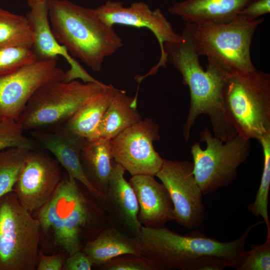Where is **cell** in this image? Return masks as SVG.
I'll use <instances>...</instances> for the list:
<instances>
[{"label":"cell","mask_w":270,"mask_h":270,"mask_svg":"<svg viewBox=\"0 0 270 270\" xmlns=\"http://www.w3.org/2000/svg\"><path fill=\"white\" fill-rule=\"evenodd\" d=\"M258 221L238 238L222 242L196 230L182 235L164 226H142L138 238L142 255L156 270H222L238 266L246 250L250 232L264 224Z\"/></svg>","instance_id":"cell-1"},{"label":"cell","mask_w":270,"mask_h":270,"mask_svg":"<svg viewBox=\"0 0 270 270\" xmlns=\"http://www.w3.org/2000/svg\"><path fill=\"white\" fill-rule=\"evenodd\" d=\"M181 35L180 41L165 43L164 50L168 62L180 72L182 83L190 90V107L182 127L184 138L188 140L196 118L204 114L209 116L214 136L226 142L237 134L226 117L224 104V88L228 72L210 58H208L204 70L186 26Z\"/></svg>","instance_id":"cell-2"},{"label":"cell","mask_w":270,"mask_h":270,"mask_svg":"<svg viewBox=\"0 0 270 270\" xmlns=\"http://www.w3.org/2000/svg\"><path fill=\"white\" fill-rule=\"evenodd\" d=\"M76 181L69 176L62 178L48 200L38 210L36 218L41 230H52L55 244L68 256L82 250L85 234L98 235L112 226L96 200L82 191Z\"/></svg>","instance_id":"cell-3"},{"label":"cell","mask_w":270,"mask_h":270,"mask_svg":"<svg viewBox=\"0 0 270 270\" xmlns=\"http://www.w3.org/2000/svg\"><path fill=\"white\" fill-rule=\"evenodd\" d=\"M51 30L72 56L94 72H100L106 58L124 46L113 26L104 23L94 9L68 0H48Z\"/></svg>","instance_id":"cell-4"},{"label":"cell","mask_w":270,"mask_h":270,"mask_svg":"<svg viewBox=\"0 0 270 270\" xmlns=\"http://www.w3.org/2000/svg\"><path fill=\"white\" fill-rule=\"evenodd\" d=\"M262 18L238 14L224 23L196 25L186 22L194 50L213 59L228 73L248 74L256 70L250 54L254 32Z\"/></svg>","instance_id":"cell-5"},{"label":"cell","mask_w":270,"mask_h":270,"mask_svg":"<svg viewBox=\"0 0 270 270\" xmlns=\"http://www.w3.org/2000/svg\"><path fill=\"white\" fill-rule=\"evenodd\" d=\"M223 98L226 117L238 134L258 140L270 133L269 73H228Z\"/></svg>","instance_id":"cell-6"},{"label":"cell","mask_w":270,"mask_h":270,"mask_svg":"<svg viewBox=\"0 0 270 270\" xmlns=\"http://www.w3.org/2000/svg\"><path fill=\"white\" fill-rule=\"evenodd\" d=\"M105 86L76 80L46 83L30 97L16 121L24 131L60 127Z\"/></svg>","instance_id":"cell-7"},{"label":"cell","mask_w":270,"mask_h":270,"mask_svg":"<svg viewBox=\"0 0 270 270\" xmlns=\"http://www.w3.org/2000/svg\"><path fill=\"white\" fill-rule=\"evenodd\" d=\"M41 227L15 192L0 198V270H35Z\"/></svg>","instance_id":"cell-8"},{"label":"cell","mask_w":270,"mask_h":270,"mask_svg":"<svg viewBox=\"0 0 270 270\" xmlns=\"http://www.w3.org/2000/svg\"><path fill=\"white\" fill-rule=\"evenodd\" d=\"M200 140L206 146L203 150L198 142L191 146L193 174L203 195H206L236 180L238 168L250 156V141L237 134L224 142L207 127L200 132Z\"/></svg>","instance_id":"cell-9"},{"label":"cell","mask_w":270,"mask_h":270,"mask_svg":"<svg viewBox=\"0 0 270 270\" xmlns=\"http://www.w3.org/2000/svg\"><path fill=\"white\" fill-rule=\"evenodd\" d=\"M168 190L174 206V221L189 230L199 228L205 217L202 192L188 160L164 159L155 176Z\"/></svg>","instance_id":"cell-10"},{"label":"cell","mask_w":270,"mask_h":270,"mask_svg":"<svg viewBox=\"0 0 270 270\" xmlns=\"http://www.w3.org/2000/svg\"><path fill=\"white\" fill-rule=\"evenodd\" d=\"M160 126L146 118L124 130L110 140L114 161L132 176H155L164 158L156 151L153 142L160 138Z\"/></svg>","instance_id":"cell-11"},{"label":"cell","mask_w":270,"mask_h":270,"mask_svg":"<svg viewBox=\"0 0 270 270\" xmlns=\"http://www.w3.org/2000/svg\"><path fill=\"white\" fill-rule=\"evenodd\" d=\"M58 58L37 60L0 76V118L16 120L29 99L42 85L64 81Z\"/></svg>","instance_id":"cell-12"},{"label":"cell","mask_w":270,"mask_h":270,"mask_svg":"<svg viewBox=\"0 0 270 270\" xmlns=\"http://www.w3.org/2000/svg\"><path fill=\"white\" fill-rule=\"evenodd\" d=\"M94 10L100 18L110 26L118 24L138 28H146L156 37L160 49V60L146 74L138 76L139 82L155 74L160 67L166 68L168 60L164 44L166 42L180 41L182 35L175 32L160 8L152 10L142 2H134L129 7H124L120 2L108 0Z\"/></svg>","instance_id":"cell-13"},{"label":"cell","mask_w":270,"mask_h":270,"mask_svg":"<svg viewBox=\"0 0 270 270\" xmlns=\"http://www.w3.org/2000/svg\"><path fill=\"white\" fill-rule=\"evenodd\" d=\"M60 164L38 148L29 150L14 187L18 200L32 212L50 198L62 180Z\"/></svg>","instance_id":"cell-14"},{"label":"cell","mask_w":270,"mask_h":270,"mask_svg":"<svg viewBox=\"0 0 270 270\" xmlns=\"http://www.w3.org/2000/svg\"><path fill=\"white\" fill-rule=\"evenodd\" d=\"M125 171L114 162L108 190L96 201L107 214L112 226L138 238L142 226L138 220L139 206L132 186L124 177Z\"/></svg>","instance_id":"cell-15"},{"label":"cell","mask_w":270,"mask_h":270,"mask_svg":"<svg viewBox=\"0 0 270 270\" xmlns=\"http://www.w3.org/2000/svg\"><path fill=\"white\" fill-rule=\"evenodd\" d=\"M26 17L33 34L32 49L37 60L52 58L59 56L64 57L70 66V68L64 73V82L80 78L85 83L100 82L91 76L55 38L50 24L48 0L30 7Z\"/></svg>","instance_id":"cell-16"},{"label":"cell","mask_w":270,"mask_h":270,"mask_svg":"<svg viewBox=\"0 0 270 270\" xmlns=\"http://www.w3.org/2000/svg\"><path fill=\"white\" fill-rule=\"evenodd\" d=\"M32 138L42 149L50 152L67 171L80 182L96 200L102 195L90 184L82 169L80 152L85 139L60 128L53 132L31 130Z\"/></svg>","instance_id":"cell-17"},{"label":"cell","mask_w":270,"mask_h":270,"mask_svg":"<svg viewBox=\"0 0 270 270\" xmlns=\"http://www.w3.org/2000/svg\"><path fill=\"white\" fill-rule=\"evenodd\" d=\"M154 176L134 175L128 182L138 202V220L146 227H162L166 222L174 220V206L169 193Z\"/></svg>","instance_id":"cell-18"},{"label":"cell","mask_w":270,"mask_h":270,"mask_svg":"<svg viewBox=\"0 0 270 270\" xmlns=\"http://www.w3.org/2000/svg\"><path fill=\"white\" fill-rule=\"evenodd\" d=\"M254 0H185L168 9L172 14L196 25L230 22Z\"/></svg>","instance_id":"cell-19"},{"label":"cell","mask_w":270,"mask_h":270,"mask_svg":"<svg viewBox=\"0 0 270 270\" xmlns=\"http://www.w3.org/2000/svg\"><path fill=\"white\" fill-rule=\"evenodd\" d=\"M82 250L93 264L98 266L122 254L142 255L138 238L129 236L112 226L104 228Z\"/></svg>","instance_id":"cell-20"},{"label":"cell","mask_w":270,"mask_h":270,"mask_svg":"<svg viewBox=\"0 0 270 270\" xmlns=\"http://www.w3.org/2000/svg\"><path fill=\"white\" fill-rule=\"evenodd\" d=\"M110 140L102 138L85 140L80 152V160L86 178L102 196L108 190L114 162Z\"/></svg>","instance_id":"cell-21"},{"label":"cell","mask_w":270,"mask_h":270,"mask_svg":"<svg viewBox=\"0 0 270 270\" xmlns=\"http://www.w3.org/2000/svg\"><path fill=\"white\" fill-rule=\"evenodd\" d=\"M115 89L112 84H106L60 128L85 140L98 138L100 124Z\"/></svg>","instance_id":"cell-22"},{"label":"cell","mask_w":270,"mask_h":270,"mask_svg":"<svg viewBox=\"0 0 270 270\" xmlns=\"http://www.w3.org/2000/svg\"><path fill=\"white\" fill-rule=\"evenodd\" d=\"M136 96L116 88L98 128V138L111 140L142 120L137 110Z\"/></svg>","instance_id":"cell-23"},{"label":"cell","mask_w":270,"mask_h":270,"mask_svg":"<svg viewBox=\"0 0 270 270\" xmlns=\"http://www.w3.org/2000/svg\"><path fill=\"white\" fill-rule=\"evenodd\" d=\"M32 42L33 34L26 16L0 8V48H32Z\"/></svg>","instance_id":"cell-24"},{"label":"cell","mask_w":270,"mask_h":270,"mask_svg":"<svg viewBox=\"0 0 270 270\" xmlns=\"http://www.w3.org/2000/svg\"><path fill=\"white\" fill-rule=\"evenodd\" d=\"M258 140L263 150V170L254 200L248 206V210L256 217L260 216L262 218L267 228L266 238H270V222L268 214L270 188V133L263 135Z\"/></svg>","instance_id":"cell-25"},{"label":"cell","mask_w":270,"mask_h":270,"mask_svg":"<svg viewBox=\"0 0 270 270\" xmlns=\"http://www.w3.org/2000/svg\"><path fill=\"white\" fill-rule=\"evenodd\" d=\"M28 150L10 148L0 151V198L14 191Z\"/></svg>","instance_id":"cell-26"},{"label":"cell","mask_w":270,"mask_h":270,"mask_svg":"<svg viewBox=\"0 0 270 270\" xmlns=\"http://www.w3.org/2000/svg\"><path fill=\"white\" fill-rule=\"evenodd\" d=\"M24 130L16 120L2 118L0 120V151L10 148H18L28 150L38 148L36 142L26 136Z\"/></svg>","instance_id":"cell-27"},{"label":"cell","mask_w":270,"mask_h":270,"mask_svg":"<svg viewBox=\"0 0 270 270\" xmlns=\"http://www.w3.org/2000/svg\"><path fill=\"white\" fill-rule=\"evenodd\" d=\"M36 60L31 48L22 46L0 48V76Z\"/></svg>","instance_id":"cell-28"},{"label":"cell","mask_w":270,"mask_h":270,"mask_svg":"<svg viewBox=\"0 0 270 270\" xmlns=\"http://www.w3.org/2000/svg\"><path fill=\"white\" fill-rule=\"evenodd\" d=\"M236 270H270V238L260 244H252L246 252Z\"/></svg>","instance_id":"cell-29"},{"label":"cell","mask_w":270,"mask_h":270,"mask_svg":"<svg viewBox=\"0 0 270 270\" xmlns=\"http://www.w3.org/2000/svg\"><path fill=\"white\" fill-rule=\"evenodd\" d=\"M99 266L103 270H156L148 258L134 254L116 256Z\"/></svg>","instance_id":"cell-30"},{"label":"cell","mask_w":270,"mask_h":270,"mask_svg":"<svg viewBox=\"0 0 270 270\" xmlns=\"http://www.w3.org/2000/svg\"><path fill=\"white\" fill-rule=\"evenodd\" d=\"M93 264L82 250H78L66 258L63 270H90Z\"/></svg>","instance_id":"cell-31"},{"label":"cell","mask_w":270,"mask_h":270,"mask_svg":"<svg viewBox=\"0 0 270 270\" xmlns=\"http://www.w3.org/2000/svg\"><path fill=\"white\" fill-rule=\"evenodd\" d=\"M66 260L64 254L47 256L39 251L38 260L36 270H61Z\"/></svg>","instance_id":"cell-32"},{"label":"cell","mask_w":270,"mask_h":270,"mask_svg":"<svg viewBox=\"0 0 270 270\" xmlns=\"http://www.w3.org/2000/svg\"><path fill=\"white\" fill-rule=\"evenodd\" d=\"M270 12V0H254L244 8L239 14L251 19H256Z\"/></svg>","instance_id":"cell-33"},{"label":"cell","mask_w":270,"mask_h":270,"mask_svg":"<svg viewBox=\"0 0 270 270\" xmlns=\"http://www.w3.org/2000/svg\"><path fill=\"white\" fill-rule=\"evenodd\" d=\"M48 0H26L28 6L30 8L36 4L47 1Z\"/></svg>","instance_id":"cell-34"},{"label":"cell","mask_w":270,"mask_h":270,"mask_svg":"<svg viewBox=\"0 0 270 270\" xmlns=\"http://www.w3.org/2000/svg\"><path fill=\"white\" fill-rule=\"evenodd\" d=\"M2 119V118H0V120Z\"/></svg>","instance_id":"cell-35"}]
</instances>
